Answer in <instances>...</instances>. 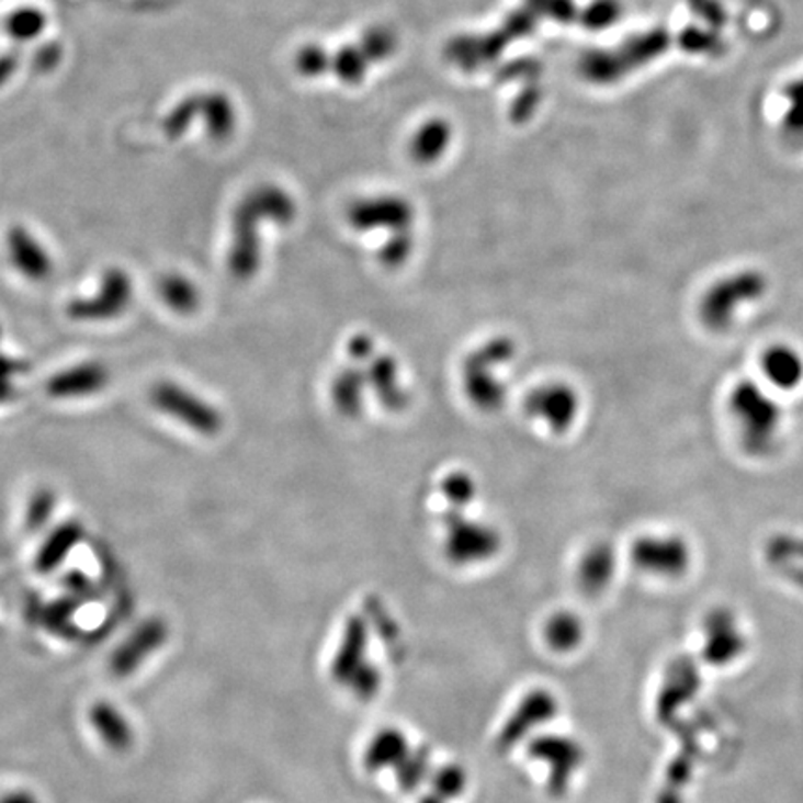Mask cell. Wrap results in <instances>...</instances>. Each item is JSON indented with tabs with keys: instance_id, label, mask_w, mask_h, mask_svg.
Returning a JSON list of instances; mask_svg holds the SVG:
<instances>
[{
	"instance_id": "21",
	"label": "cell",
	"mask_w": 803,
	"mask_h": 803,
	"mask_svg": "<svg viewBox=\"0 0 803 803\" xmlns=\"http://www.w3.org/2000/svg\"><path fill=\"white\" fill-rule=\"evenodd\" d=\"M554 712H556V701L553 695L545 694V692H535L524 700L523 705L519 706V711L516 712L518 716L511 720L508 725V731H505V740L511 743L516 736L527 735L529 725H540L547 720L553 719Z\"/></svg>"
},
{
	"instance_id": "20",
	"label": "cell",
	"mask_w": 803,
	"mask_h": 803,
	"mask_svg": "<svg viewBox=\"0 0 803 803\" xmlns=\"http://www.w3.org/2000/svg\"><path fill=\"white\" fill-rule=\"evenodd\" d=\"M698 688V676L695 669L688 660H679L674 666V676L664 688L660 701H658V716L671 719L676 714L677 706L694 694Z\"/></svg>"
},
{
	"instance_id": "27",
	"label": "cell",
	"mask_w": 803,
	"mask_h": 803,
	"mask_svg": "<svg viewBox=\"0 0 803 803\" xmlns=\"http://www.w3.org/2000/svg\"><path fill=\"white\" fill-rule=\"evenodd\" d=\"M55 505V494L50 489H39L32 497L29 510H26V527L31 530H42L45 524L49 523Z\"/></svg>"
},
{
	"instance_id": "23",
	"label": "cell",
	"mask_w": 803,
	"mask_h": 803,
	"mask_svg": "<svg viewBox=\"0 0 803 803\" xmlns=\"http://www.w3.org/2000/svg\"><path fill=\"white\" fill-rule=\"evenodd\" d=\"M545 640L554 652H572L583 642V623L569 612L553 615L545 625Z\"/></svg>"
},
{
	"instance_id": "3",
	"label": "cell",
	"mask_w": 803,
	"mask_h": 803,
	"mask_svg": "<svg viewBox=\"0 0 803 803\" xmlns=\"http://www.w3.org/2000/svg\"><path fill=\"white\" fill-rule=\"evenodd\" d=\"M731 415L735 419L744 444L757 454L770 449L781 427V409L759 385H736L731 393Z\"/></svg>"
},
{
	"instance_id": "31",
	"label": "cell",
	"mask_w": 803,
	"mask_h": 803,
	"mask_svg": "<svg viewBox=\"0 0 803 803\" xmlns=\"http://www.w3.org/2000/svg\"><path fill=\"white\" fill-rule=\"evenodd\" d=\"M463 772L460 770H444L441 772L438 779V789L443 791L446 796H454L460 794V789H463Z\"/></svg>"
},
{
	"instance_id": "10",
	"label": "cell",
	"mask_w": 803,
	"mask_h": 803,
	"mask_svg": "<svg viewBox=\"0 0 803 803\" xmlns=\"http://www.w3.org/2000/svg\"><path fill=\"white\" fill-rule=\"evenodd\" d=\"M168 640V625L166 621L159 618H151L140 623L128 634L125 642L117 647L112 658H110V669L117 677L133 676L134 671H138L142 664L147 658H151L155 653Z\"/></svg>"
},
{
	"instance_id": "15",
	"label": "cell",
	"mask_w": 803,
	"mask_h": 803,
	"mask_svg": "<svg viewBox=\"0 0 803 803\" xmlns=\"http://www.w3.org/2000/svg\"><path fill=\"white\" fill-rule=\"evenodd\" d=\"M109 382V372L99 363H82V365L58 372L50 377L47 393L55 398H73V396L93 395L103 389Z\"/></svg>"
},
{
	"instance_id": "19",
	"label": "cell",
	"mask_w": 803,
	"mask_h": 803,
	"mask_svg": "<svg viewBox=\"0 0 803 803\" xmlns=\"http://www.w3.org/2000/svg\"><path fill=\"white\" fill-rule=\"evenodd\" d=\"M82 535H84V530H82V524L77 521H67L53 530L37 553V572L50 573L55 572L56 567H60L61 562L66 561L69 553L79 545Z\"/></svg>"
},
{
	"instance_id": "4",
	"label": "cell",
	"mask_w": 803,
	"mask_h": 803,
	"mask_svg": "<svg viewBox=\"0 0 803 803\" xmlns=\"http://www.w3.org/2000/svg\"><path fill=\"white\" fill-rule=\"evenodd\" d=\"M444 554L456 566L491 561L502 547V538L491 524L465 516V508H446L443 518Z\"/></svg>"
},
{
	"instance_id": "14",
	"label": "cell",
	"mask_w": 803,
	"mask_h": 803,
	"mask_svg": "<svg viewBox=\"0 0 803 803\" xmlns=\"http://www.w3.org/2000/svg\"><path fill=\"white\" fill-rule=\"evenodd\" d=\"M761 371L772 389H798L803 384L802 352L791 344H772L762 353Z\"/></svg>"
},
{
	"instance_id": "22",
	"label": "cell",
	"mask_w": 803,
	"mask_h": 803,
	"mask_svg": "<svg viewBox=\"0 0 803 803\" xmlns=\"http://www.w3.org/2000/svg\"><path fill=\"white\" fill-rule=\"evenodd\" d=\"M159 293L166 305L181 315H192L201 304L197 286L184 275H166L165 280L160 281Z\"/></svg>"
},
{
	"instance_id": "18",
	"label": "cell",
	"mask_w": 803,
	"mask_h": 803,
	"mask_svg": "<svg viewBox=\"0 0 803 803\" xmlns=\"http://www.w3.org/2000/svg\"><path fill=\"white\" fill-rule=\"evenodd\" d=\"M615 573V554L607 543L586 551L578 564V585L586 593H599L610 585Z\"/></svg>"
},
{
	"instance_id": "29",
	"label": "cell",
	"mask_w": 803,
	"mask_h": 803,
	"mask_svg": "<svg viewBox=\"0 0 803 803\" xmlns=\"http://www.w3.org/2000/svg\"><path fill=\"white\" fill-rule=\"evenodd\" d=\"M2 335V329H0ZM26 365L23 361L12 360L0 352V402H8L15 395L13 377L25 372Z\"/></svg>"
},
{
	"instance_id": "2",
	"label": "cell",
	"mask_w": 803,
	"mask_h": 803,
	"mask_svg": "<svg viewBox=\"0 0 803 803\" xmlns=\"http://www.w3.org/2000/svg\"><path fill=\"white\" fill-rule=\"evenodd\" d=\"M348 355L365 372L366 387L374 393L382 408L391 414H400L408 408L411 396L402 382L398 361L389 353L377 352L371 335H353L348 341Z\"/></svg>"
},
{
	"instance_id": "12",
	"label": "cell",
	"mask_w": 803,
	"mask_h": 803,
	"mask_svg": "<svg viewBox=\"0 0 803 803\" xmlns=\"http://www.w3.org/2000/svg\"><path fill=\"white\" fill-rule=\"evenodd\" d=\"M532 754L551 767L553 791H564L567 779L572 778L573 772L583 762V748L569 738H561V736H547V738L538 740L532 748Z\"/></svg>"
},
{
	"instance_id": "33",
	"label": "cell",
	"mask_w": 803,
	"mask_h": 803,
	"mask_svg": "<svg viewBox=\"0 0 803 803\" xmlns=\"http://www.w3.org/2000/svg\"><path fill=\"white\" fill-rule=\"evenodd\" d=\"M660 803H679V800H677V796H674L671 792H668V794H664V796L660 798Z\"/></svg>"
},
{
	"instance_id": "26",
	"label": "cell",
	"mask_w": 803,
	"mask_h": 803,
	"mask_svg": "<svg viewBox=\"0 0 803 803\" xmlns=\"http://www.w3.org/2000/svg\"><path fill=\"white\" fill-rule=\"evenodd\" d=\"M43 25H45V18L37 10L26 8V10H19L13 12L12 18L8 19V32L18 39H31L36 37L42 32Z\"/></svg>"
},
{
	"instance_id": "8",
	"label": "cell",
	"mask_w": 803,
	"mask_h": 803,
	"mask_svg": "<svg viewBox=\"0 0 803 803\" xmlns=\"http://www.w3.org/2000/svg\"><path fill=\"white\" fill-rule=\"evenodd\" d=\"M631 558L644 573L674 578L687 573L692 553L681 535L645 534L634 542Z\"/></svg>"
},
{
	"instance_id": "30",
	"label": "cell",
	"mask_w": 803,
	"mask_h": 803,
	"mask_svg": "<svg viewBox=\"0 0 803 803\" xmlns=\"http://www.w3.org/2000/svg\"><path fill=\"white\" fill-rule=\"evenodd\" d=\"M64 586H66L67 591H69L67 596L75 597V599H79V601L82 597L90 596L93 590L92 580L86 577L84 573L80 572L69 573V575L64 578Z\"/></svg>"
},
{
	"instance_id": "6",
	"label": "cell",
	"mask_w": 803,
	"mask_h": 803,
	"mask_svg": "<svg viewBox=\"0 0 803 803\" xmlns=\"http://www.w3.org/2000/svg\"><path fill=\"white\" fill-rule=\"evenodd\" d=\"M765 289H767V283L761 275L754 274V272H744V274L719 281L706 293L703 305H701L703 320L714 328H724L735 320L738 307H743V305L746 307L755 299L761 298Z\"/></svg>"
},
{
	"instance_id": "1",
	"label": "cell",
	"mask_w": 803,
	"mask_h": 803,
	"mask_svg": "<svg viewBox=\"0 0 803 803\" xmlns=\"http://www.w3.org/2000/svg\"><path fill=\"white\" fill-rule=\"evenodd\" d=\"M518 344L510 337H494L468 353L462 365L463 393L484 414H494L505 406L508 387L499 377L500 366L516 360Z\"/></svg>"
},
{
	"instance_id": "5",
	"label": "cell",
	"mask_w": 803,
	"mask_h": 803,
	"mask_svg": "<svg viewBox=\"0 0 803 803\" xmlns=\"http://www.w3.org/2000/svg\"><path fill=\"white\" fill-rule=\"evenodd\" d=\"M151 402L155 408L171 415L173 419L181 420L183 425L201 436L213 438V436H218L219 430L224 427V419L218 409L181 385L170 384V382L155 385L151 391Z\"/></svg>"
},
{
	"instance_id": "28",
	"label": "cell",
	"mask_w": 803,
	"mask_h": 803,
	"mask_svg": "<svg viewBox=\"0 0 803 803\" xmlns=\"http://www.w3.org/2000/svg\"><path fill=\"white\" fill-rule=\"evenodd\" d=\"M79 599L67 596L64 599L53 602L50 607L45 610V625L53 629V631H61L64 627H69V623L73 620L75 612L79 609Z\"/></svg>"
},
{
	"instance_id": "17",
	"label": "cell",
	"mask_w": 803,
	"mask_h": 803,
	"mask_svg": "<svg viewBox=\"0 0 803 803\" xmlns=\"http://www.w3.org/2000/svg\"><path fill=\"white\" fill-rule=\"evenodd\" d=\"M8 250L15 268L29 280H47L53 272V262L47 251L34 240L31 233L21 227L8 235Z\"/></svg>"
},
{
	"instance_id": "7",
	"label": "cell",
	"mask_w": 803,
	"mask_h": 803,
	"mask_svg": "<svg viewBox=\"0 0 803 803\" xmlns=\"http://www.w3.org/2000/svg\"><path fill=\"white\" fill-rule=\"evenodd\" d=\"M530 419L540 420L554 433H566L577 422L580 396L573 385L548 382L530 391L523 404Z\"/></svg>"
},
{
	"instance_id": "13",
	"label": "cell",
	"mask_w": 803,
	"mask_h": 803,
	"mask_svg": "<svg viewBox=\"0 0 803 803\" xmlns=\"http://www.w3.org/2000/svg\"><path fill=\"white\" fill-rule=\"evenodd\" d=\"M90 724H92L99 740L117 754L133 748L134 730L131 720L120 706L110 701H98L90 709Z\"/></svg>"
},
{
	"instance_id": "25",
	"label": "cell",
	"mask_w": 803,
	"mask_h": 803,
	"mask_svg": "<svg viewBox=\"0 0 803 803\" xmlns=\"http://www.w3.org/2000/svg\"><path fill=\"white\" fill-rule=\"evenodd\" d=\"M406 738L396 731H387L371 744L366 761L371 768L391 767L395 761L406 759Z\"/></svg>"
},
{
	"instance_id": "9",
	"label": "cell",
	"mask_w": 803,
	"mask_h": 803,
	"mask_svg": "<svg viewBox=\"0 0 803 803\" xmlns=\"http://www.w3.org/2000/svg\"><path fill=\"white\" fill-rule=\"evenodd\" d=\"M133 298V283L120 268H110L104 274L99 293L93 298L73 299L67 315L75 320H110L122 315Z\"/></svg>"
},
{
	"instance_id": "24",
	"label": "cell",
	"mask_w": 803,
	"mask_h": 803,
	"mask_svg": "<svg viewBox=\"0 0 803 803\" xmlns=\"http://www.w3.org/2000/svg\"><path fill=\"white\" fill-rule=\"evenodd\" d=\"M476 480L465 471H452L439 484L446 508H467L476 499Z\"/></svg>"
},
{
	"instance_id": "11",
	"label": "cell",
	"mask_w": 803,
	"mask_h": 803,
	"mask_svg": "<svg viewBox=\"0 0 803 803\" xmlns=\"http://www.w3.org/2000/svg\"><path fill=\"white\" fill-rule=\"evenodd\" d=\"M706 644L703 658L714 666H724L740 657L746 647L743 636L736 631L735 620L730 612L716 610L705 623Z\"/></svg>"
},
{
	"instance_id": "16",
	"label": "cell",
	"mask_w": 803,
	"mask_h": 803,
	"mask_svg": "<svg viewBox=\"0 0 803 803\" xmlns=\"http://www.w3.org/2000/svg\"><path fill=\"white\" fill-rule=\"evenodd\" d=\"M366 387L365 372L358 363H352L337 372L331 382V400L342 417L358 419L365 409Z\"/></svg>"
},
{
	"instance_id": "32",
	"label": "cell",
	"mask_w": 803,
	"mask_h": 803,
	"mask_svg": "<svg viewBox=\"0 0 803 803\" xmlns=\"http://www.w3.org/2000/svg\"><path fill=\"white\" fill-rule=\"evenodd\" d=\"M0 803H42L39 798L32 791L26 789H15V791L7 792L0 796Z\"/></svg>"
}]
</instances>
